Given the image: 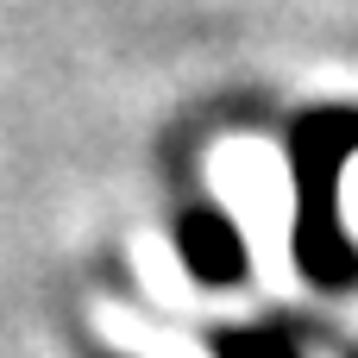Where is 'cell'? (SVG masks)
Wrapping results in <instances>:
<instances>
[{"label": "cell", "mask_w": 358, "mask_h": 358, "mask_svg": "<svg viewBox=\"0 0 358 358\" xmlns=\"http://www.w3.org/2000/svg\"><path fill=\"white\" fill-rule=\"evenodd\" d=\"M227 358H296V352H289L283 340H271V334H264V340H258V334H245V340H233V346H227Z\"/></svg>", "instance_id": "cell-2"}, {"label": "cell", "mask_w": 358, "mask_h": 358, "mask_svg": "<svg viewBox=\"0 0 358 358\" xmlns=\"http://www.w3.org/2000/svg\"><path fill=\"white\" fill-rule=\"evenodd\" d=\"M182 252H189V264H195L201 277H214V283L239 271V245H233V233H227L220 220H195L189 239H182Z\"/></svg>", "instance_id": "cell-1"}]
</instances>
